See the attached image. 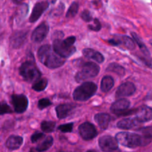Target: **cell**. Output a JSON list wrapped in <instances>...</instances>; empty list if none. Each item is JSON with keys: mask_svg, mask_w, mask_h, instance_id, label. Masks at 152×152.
<instances>
[{"mask_svg": "<svg viewBox=\"0 0 152 152\" xmlns=\"http://www.w3.org/2000/svg\"><path fill=\"white\" fill-rule=\"evenodd\" d=\"M37 55L40 62L50 69L59 68L65 63V58L59 56L48 45L39 48Z\"/></svg>", "mask_w": 152, "mask_h": 152, "instance_id": "6da1fadb", "label": "cell"}, {"mask_svg": "<svg viewBox=\"0 0 152 152\" xmlns=\"http://www.w3.org/2000/svg\"><path fill=\"white\" fill-rule=\"evenodd\" d=\"M76 42L75 37H69L62 40L56 38L53 40V48L59 56L63 58H68L76 52V48L74 44Z\"/></svg>", "mask_w": 152, "mask_h": 152, "instance_id": "7a4b0ae2", "label": "cell"}, {"mask_svg": "<svg viewBox=\"0 0 152 152\" xmlns=\"http://www.w3.org/2000/svg\"><path fill=\"white\" fill-rule=\"evenodd\" d=\"M19 74L22 78L28 83H35L42 77V73L36 64L31 61H27L21 65L19 68Z\"/></svg>", "mask_w": 152, "mask_h": 152, "instance_id": "3957f363", "label": "cell"}, {"mask_svg": "<svg viewBox=\"0 0 152 152\" xmlns=\"http://www.w3.org/2000/svg\"><path fill=\"white\" fill-rule=\"evenodd\" d=\"M116 139L120 145L130 148L143 146L142 138L140 134L129 132H120L116 135Z\"/></svg>", "mask_w": 152, "mask_h": 152, "instance_id": "277c9868", "label": "cell"}, {"mask_svg": "<svg viewBox=\"0 0 152 152\" xmlns=\"http://www.w3.org/2000/svg\"><path fill=\"white\" fill-rule=\"evenodd\" d=\"M97 86L92 82H86L77 87L73 93V97L77 101H86L96 94Z\"/></svg>", "mask_w": 152, "mask_h": 152, "instance_id": "5b68a950", "label": "cell"}, {"mask_svg": "<svg viewBox=\"0 0 152 152\" xmlns=\"http://www.w3.org/2000/svg\"><path fill=\"white\" fill-rule=\"evenodd\" d=\"M99 72V67L97 64L91 62H85L82 65L81 70L76 74L75 80L78 83H80L96 77Z\"/></svg>", "mask_w": 152, "mask_h": 152, "instance_id": "8992f818", "label": "cell"}, {"mask_svg": "<svg viewBox=\"0 0 152 152\" xmlns=\"http://www.w3.org/2000/svg\"><path fill=\"white\" fill-rule=\"evenodd\" d=\"M79 133L85 140H91L97 136L96 128L89 122H86L79 126Z\"/></svg>", "mask_w": 152, "mask_h": 152, "instance_id": "52a82bcc", "label": "cell"}, {"mask_svg": "<svg viewBox=\"0 0 152 152\" xmlns=\"http://www.w3.org/2000/svg\"><path fill=\"white\" fill-rule=\"evenodd\" d=\"M11 102L15 112L18 114L24 113L28 107V99L24 94H13L11 96Z\"/></svg>", "mask_w": 152, "mask_h": 152, "instance_id": "ba28073f", "label": "cell"}, {"mask_svg": "<svg viewBox=\"0 0 152 152\" xmlns=\"http://www.w3.org/2000/svg\"><path fill=\"white\" fill-rule=\"evenodd\" d=\"M99 146L103 151H113L118 149L119 142L116 138L105 135L99 139Z\"/></svg>", "mask_w": 152, "mask_h": 152, "instance_id": "9c48e42d", "label": "cell"}, {"mask_svg": "<svg viewBox=\"0 0 152 152\" xmlns=\"http://www.w3.org/2000/svg\"><path fill=\"white\" fill-rule=\"evenodd\" d=\"M108 42L112 46H120L123 45L129 50H134L135 48V44L134 39H132L127 36H117L116 38L111 39Z\"/></svg>", "mask_w": 152, "mask_h": 152, "instance_id": "30bf717a", "label": "cell"}, {"mask_svg": "<svg viewBox=\"0 0 152 152\" xmlns=\"http://www.w3.org/2000/svg\"><path fill=\"white\" fill-rule=\"evenodd\" d=\"M49 32V25L46 22L40 24L31 34V40L34 42H41L45 39Z\"/></svg>", "mask_w": 152, "mask_h": 152, "instance_id": "8fae6325", "label": "cell"}, {"mask_svg": "<svg viewBox=\"0 0 152 152\" xmlns=\"http://www.w3.org/2000/svg\"><path fill=\"white\" fill-rule=\"evenodd\" d=\"M28 31L22 30L15 32L10 37V43L13 48L17 49L22 47L25 44L26 41L27 36H28Z\"/></svg>", "mask_w": 152, "mask_h": 152, "instance_id": "7c38bea8", "label": "cell"}, {"mask_svg": "<svg viewBox=\"0 0 152 152\" xmlns=\"http://www.w3.org/2000/svg\"><path fill=\"white\" fill-rule=\"evenodd\" d=\"M135 91H136V87H135L134 84L130 83V82H127V83L122 84L117 88L115 96L117 99L118 98L120 99V98L131 96V95L134 94Z\"/></svg>", "mask_w": 152, "mask_h": 152, "instance_id": "4fadbf2b", "label": "cell"}, {"mask_svg": "<svg viewBox=\"0 0 152 152\" xmlns=\"http://www.w3.org/2000/svg\"><path fill=\"white\" fill-rule=\"evenodd\" d=\"M135 116H136L135 117L141 123L151 121L152 120V108L147 105H142L137 108Z\"/></svg>", "mask_w": 152, "mask_h": 152, "instance_id": "5bb4252c", "label": "cell"}, {"mask_svg": "<svg viewBox=\"0 0 152 152\" xmlns=\"http://www.w3.org/2000/svg\"><path fill=\"white\" fill-rule=\"evenodd\" d=\"M49 6V3L48 1H44L41 2H37L34 7L31 16H30V22H35L40 18V16L43 14L45 11L47 10Z\"/></svg>", "mask_w": 152, "mask_h": 152, "instance_id": "9a60e30c", "label": "cell"}, {"mask_svg": "<svg viewBox=\"0 0 152 152\" xmlns=\"http://www.w3.org/2000/svg\"><path fill=\"white\" fill-rule=\"evenodd\" d=\"M75 108L76 105L73 103L61 104L56 107V116L59 119L66 118Z\"/></svg>", "mask_w": 152, "mask_h": 152, "instance_id": "2e32d148", "label": "cell"}, {"mask_svg": "<svg viewBox=\"0 0 152 152\" xmlns=\"http://www.w3.org/2000/svg\"><path fill=\"white\" fill-rule=\"evenodd\" d=\"M142 124L137 119L135 118H125L117 123V126L120 129H133L139 127L140 125Z\"/></svg>", "mask_w": 152, "mask_h": 152, "instance_id": "e0dca14e", "label": "cell"}, {"mask_svg": "<svg viewBox=\"0 0 152 152\" xmlns=\"http://www.w3.org/2000/svg\"><path fill=\"white\" fill-rule=\"evenodd\" d=\"M131 105L130 101L126 99H120L114 102L111 106V111L114 114L129 109Z\"/></svg>", "mask_w": 152, "mask_h": 152, "instance_id": "ac0fdd59", "label": "cell"}, {"mask_svg": "<svg viewBox=\"0 0 152 152\" xmlns=\"http://www.w3.org/2000/svg\"><path fill=\"white\" fill-rule=\"evenodd\" d=\"M83 53L86 58L94 60L98 63H102L105 61L103 55L96 50L91 48H85L83 50Z\"/></svg>", "mask_w": 152, "mask_h": 152, "instance_id": "d6986e66", "label": "cell"}, {"mask_svg": "<svg viewBox=\"0 0 152 152\" xmlns=\"http://www.w3.org/2000/svg\"><path fill=\"white\" fill-rule=\"evenodd\" d=\"M95 121L102 130H106L111 121V117L106 113H99L94 117Z\"/></svg>", "mask_w": 152, "mask_h": 152, "instance_id": "ffe728a7", "label": "cell"}, {"mask_svg": "<svg viewBox=\"0 0 152 152\" xmlns=\"http://www.w3.org/2000/svg\"><path fill=\"white\" fill-rule=\"evenodd\" d=\"M23 143V138L19 136H10L6 141V147L10 150H16Z\"/></svg>", "mask_w": 152, "mask_h": 152, "instance_id": "44dd1931", "label": "cell"}, {"mask_svg": "<svg viewBox=\"0 0 152 152\" xmlns=\"http://www.w3.org/2000/svg\"><path fill=\"white\" fill-rule=\"evenodd\" d=\"M137 132L142 138L143 146L148 145L152 141V127H145L137 129Z\"/></svg>", "mask_w": 152, "mask_h": 152, "instance_id": "7402d4cb", "label": "cell"}, {"mask_svg": "<svg viewBox=\"0 0 152 152\" xmlns=\"http://www.w3.org/2000/svg\"><path fill=\"white\" fill-rule=\"evenodd\" d=\"M114 79L111 76H105L101 81V90L103 92H108L114 87Z\"/></svg>", "mask_w": 152, "mask_h": 152, "instance_id": "603a6c76", "label": "cell"}, {"mask_svg": "<svg viewBox=\"0 0 152 152\" xmlns=\"http://www.w3.org/2000/svg\"><path fill=\"white\" fill-rule=\"evenodd\" d=\"M53 143V139L52 137L48 136L45 138L43 142H42L41 143L39 144L38 145L36 148V151H45L48 150L50 147L52 146Z\"/></svg>", "mask_w": 152, "mask_h": 152, "instance_id": "cb8c5ba5", "label": "cell"}, {"mask_svg": "<svg viewBox=\"0 0 152 152\" xmlns=\"http://www.w3.org/2000/svg\"><path fill=\"white\" fill-rule=\"evenodd\" d=\"M132 37H133V39H134V40L135 41V42H136L137 44V45L139 46L140 49V50L142 51L143 56H150L149 51H148V49L147 48L146 46H145V45L142 42V39H141L138 37L137 34H135V33H132Z\"/></svg>", "mask_w": 152, "mask_h": 152, "instance_id": "d4e9b609", "label": "cell"}, {"mask_svg": "<svg viewBox=\"0 0 152 152\" xmlns=\"http://www.w3.org/2000/svg\"><path fill=\"white\" fill-rule=\"evenodd\" d=\"M107 71L109 72L115 73L120 76H124L126 74V69L121 65H118L117 63H111L108 65V66L106 68Z\"/></svg>", "mask_w": 152, "mask_h": 152, "instance_id": "484cf974", "label": "cell"}, {"mask_svg": "<svg viewBox=\"0 0 152 152\" xmlns=\"http://www.w3.org/2000/svg\"><path fill=\"white\" fill-rule=\"evenodd\" d=\"M48 83V80L46 79H39L35 83H34V85L32 86L33 90L38 92L42 91H44L47 88Z\"/></svg>", "mask_w": 152, "mask_h": 152, "instance_id": "4316f807", "label": "cell"}, {"mask_svg": "<svg viewBox=\"0 0 152 152\" xmlns=\"http://www.w3.org/2000/svg\"><path fill=\"white\" fill-rule=\"evenodd\" d=\"M56 123L53 121H43L41 124V129L45 133H51L54 131Z\"/></svg>", "mask_w": 152, "mask_h": 152, "instance_id": "83f0119b", "label": "cell"}, {"mask_svg": "<svg viewBox=\"0 0 152 152\" xmlns=\"http://www.w3.org/2000/svg\"><path fill=\"white\" fill-rule=\"evenodd\" d=\"M79 10V4L78 2H73L71 4V5L70 6L69 9L68 10L66 13V17L70 18V17H74L75 16V15L77 14V12H78Z\"/></svg>", "mask_w": 152, "mask_h": 152, "instance_id": "f1b7e54d", "label": "cell"}, {"mask_svg": "<svg viewBox=\"0 0 152 152\" xmlns=\"http://www.w3.org/2000/svg\"><path fill=\"white\" fill-rule=\"evenodd\" d=\"M13 112L10 105L4 101L0 102V115H4L6 114H11Z\"/></svg>", "mask_w": 152, "mask_h": 152, "instance_id": "f546056e", "label": "cell"}, {"mask_svg": "<svg viewBox=\"0 0 152 152\" xmlns=\"http://www.w3.org/2000/svg\"><path fill=\"white\" fill-rule=\"evenodd\" d=\"M52 105V102L49 100L47 98H43V99H41L40 100H39L38 102V108L39 109L43 110L45 109L47 107L50 106V105Z\"/></svg>", "mask_w": 152, "mask_h": 152, "instance_id": "4dcf8cb0", "label": "cell"}, {"mask_svg": "<svg viewBox=\"0 0 152 152\" xmlns=\"http://www.w3.org/2000/svg\"><path fill=\"white\" fill-rule=\"evenodd\" d=\"M28 12V6L27 4H22V5L19 7V10H18V13H19L18 17H19L20 19H23L26 16L27 13Z\"/></svg>", "mask_w": 152, "mask_h": 152, "instance_id": "1f68e13d", "label": "cell"}, {"mask_svg": "<svg viewBox=\"0 0 152 152\" xmlns=\"http://www.w3.org/2000/svg\"><path fill=\"white\" fill-rule=\"evenodd\" d=\"M73 126H74V123H68V124L62 125V126H59L58 129L63 133H68V132H72Z\"/></svg>", "mask_w": 152, "mask_h": 152, "instance_id": "d6a6232c", "label": "cell"}, {"mask_svg": "<svg viewBox=\"0 0 152 152\" xmlns=\"http://www.w3.org/2000/svg\"><path fill=\"white\" fill-rule=\"evenodd\" d=\"M44 136H45V135H44V134H43V133L37 132L36 133L33 134L32 136H31V142H32L33 143H34V142H37V141L40 140L42 138L44 137Z\"/></svg>", "mask_w": 152, "mask_h": 152, "instance_id": "836d02e7", "label": "cell"}, {"mask_svg": "<svg viewBox=\"0 0 152 152\" xmlns=\"http://www.w3.org/2000/svg\"><path fill=\"white\" fill-rule=\"evenodd\" d=\"M94 24L93 25H88V28L94 31H99L101 29V24L97 19H94Z\"/></svg>", "mask_w": 152, "mask_h": 152, "instance_id": "e575fe53", "label": "cell"}, {"mask_svg": "<svg viewBox=\"0 0 152 152\" xmlns=\"http://www.w3.org/2000/svg\"><path fill=\"white\" fill-rule=\"evenodd\" d=\"M81 17L82 19L84 21H86V22H91V21L92 20L91 14L90 11L88 10H85L82 13Z\"/></svg>", "mask_w": 152, "mask_h": 152, "instance_id": "d590c367", "label": "cell"}, {"mask_svg": "<svg viewBox=\"0 0 152 152\" xmlns=\"http://www.w3.org/2000/svg\"><path fill=\"white\" fill-rule=\"evenodd\" d=\"M12 1H13L15 4H20V3L22 2L23 0H12Z\"/></svg>", "mask_w": 152, "mask_h": 152, "instance_id": "8d00e7d4", "label": "cell"}]
</instances>
